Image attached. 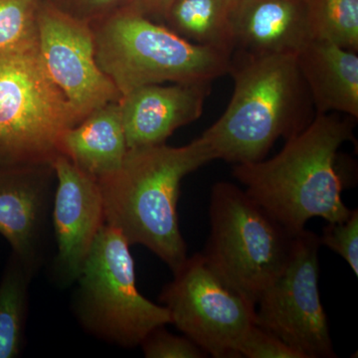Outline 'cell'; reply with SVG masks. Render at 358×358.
<instances>
[{
	"label": "cell",
	"mask_w": 358,
	"mask_h": 358,
	"mask_svg": "<svg viewBox=\"0 0 358 358\" xmlns=\"http://www.w3.org/2000/svg\"><path fill=\"white\" fill-rule=\"evenodd\" d=\"M355 117L315 115L301 133L286 141L270 159L234 164L233 176L257 203L296 236L310 219L338 222L352 209L343 202V181L336 160L339 148L355 141Z\"/></svg>",
	"instance_id": "cell-1"
},
{
	"label": "cell",
	"mask_w": 358,
	"mask_h": 358,
	"mask_svg": "<svg viewBox=\"0 0 358 358\" xmlns=\"http://www.w3.org/2000/svg\"><path fill=\"white\" fill-rule=\"evenodd\" d=\"M213 160L201 136L183 147L129 148L115 173L96 180L105 223L131 246L145 247L176 272L187 258L178 213L181 182Z\"/></svg>",
	"instance_id": "cell-2"
},
{
	"label": "cell",
	"mask_w": 358,
	"mask_h": 358,
	"mask_svg": "<svg viewBox=\"0 0 358 358\" xmlns=\"http://www.w3.org/2000/svg\"><path fill=\"white\" fill-rule=\"evenodd\" d=\"M228 74L234 82L229 105L201 134L214 160L233 164L260 162L279 138L289 140L315 119L296 55L234 51Z\"/></svg>",
	"instance_id": "cell-3"
},
{
	"label": "cell",
	"mask_w": 358,
	"mask_h": 358,
	"mask_svg": "<svg viewBox=\"0 0 358 358\" xmlns=\"http://www.w3.org/2000/svg\"><path fill=\"white\" fill-rule=\"evenodd\" d=\"M99 67L121 96L148 85L213 82L231 54L188 41L126 7L92 24Z\"/></svg>",
	"instance_id": "cell-4"
},
{
	"label": "cell",
	"mask_w": 358,
	"mask_h": 358,
	"mask_svg": "<svg viewBox=\"0 0 358 358\" xmlns=\"http://www.w3.org/2000/svg\"><path fill=\"white\" fill-rule=\"evenodd\" d=\"M210 234L202 252L212 272L256 308L281 272L294 235L234 183L219 181L209 202Z\"/></svg>",
	"instance_id": "cell-5"
},
{
	"label": "cell",
	"mask_w": 358,
	"mask_h": 358,
	"mask_svg": "<svg viewBox=\"0 0 358 358\" xmlns=\"http://www.w3.org/2000/svg\"><path fill=\"white\" fill-rule=\"evenodd\" d=\"M81 121L45 68L38 39L0 52V164H52Z\"/></svg>",
	"instance_id": "cell-6"
},
{
	"label": "cell",
	"mask_w": 358,
	"mask_h": 358,
	"mask_svg": "<svg viewBox=\"0 0 358 358\" xmlns=\"http://www.w3.org/2000/svg\"><path fill=\"white\" fill-rule=\"evenodd\" d=\"M131 245L119 230L103 224L73 296L75 317L85 331L107 343L134 348L148 334L171 324L164 306L136 288Z\"/></svg>",
	"instance_id": "cell-7"
},
{
	"label": "cell",
	"mask_w": 358,
	"mask_h": 358,
	"mask_svg": "<svg viewBox=\"0 0 358 358\" xmlns=\"http://www.w3.org/2000/svg\"><path fill=\"white\" fill-rule=\"evenodd\" d=\"M320 246L312 231L296 235L288 260L256 303L255 324L306 358L336 357L320 300Z\"/></svg>",
	"instance_id": "cell-8"
},
{
	"label": "cell",
	"mask_w": 358,
	"mask_h": 358,
	"mask_svg": "<svg viewBox=\"0 0 358 358\" xmlns=\"http://www.w3.org/2000/svg\"><path fill=\"white\" fill-rule=\"evenodd\" d=\"M159 301L171 324L212 357L239 358L238 343L255 322L256 308L228 288L201 253L186 258Z\"/></svg>",
	"instance_id": "cell-9"
},
{
	"label": "cell",
	"mask_w": 358,
	"mask_h": 358,
	"mask_svg": "<svg viewBox=\"0 0 358 358\" xmlns=\"http://www.w3.org/2000/svg\"><path fill=\"white\" fill-rule=\"evenodd\" d=\"M37 39L42 60L82 120L122 96L99 67L92 25L41 0L37 11Z\"/></svg>",
	"instance_id": "cell-10"
},
{
	"label": "cell",
	"mask_w": 358,
	"mask_h": 358,
	"mask_svg": "<svg viewBox=\"0 0 358 358\" xmlns=\"http://www.w3.org/2000/svg\"><path fill=\"white\" fill-rule=\"evenodd\" d=\"M56 185L52 218L57 251L54 281L67 288L76 282L105 224L102 192L96 179L58 155L52 162Z\"/></svg>",
	"instance_id": "cell-11"
},
{
	"label": "cell",
	"mask_w": 358,
	"mask_h": 358,
	"mask_svg": "<svg viewBox=\"0 0 358 358\" xmlns=\"http://www.w3.org/2000/svg\"><path fill=\"white\" fill-rule=\"evenodd\" d=\"M55 181L52 164H0V234L33 275L43 259Z\"/></svg>",
	"instance_id": "cell-12"
},
{
	"label": "cell",
	"mask_w": 358,
	"mask_h": 358,
	"mask_svg": "<svg viewBox=\"0 0 358 358\" xmlns=\"http://www.w3.org/2000/svg\"><path fill=\"white\" fill-rule=\"evenodd\" d=\"M211 84L148 85L122 96L119 105L129 150L166 143L176 129L197 121Z\"/></svg>",
	"instance_id": "cell-13"
},
{
	"label": "cell",
	"mask_w": 358,
	"mask_h": 358,
	"mask_svg": "<svg viewBox=\"0 0 358 358\" xmlns=\"http://www.w3.org/2000/svg\"><path fill=\"white\" fill-rule=\"evenodd\" d=\"M234 51L296 55L313 40L307 0H236Z\"/></svg>",
	"instance_id": "cell-14"
},
{
	"label": "cell",
	"mask_w": 358,
	"mask_h": 358,
	"mask_svg": "<svg viewBox=\"0 0 358 358\" xmlns=\"http://www.w3.org/2000/svg\"><path fill=\"white\" fill-rule=\"evenodd\" d=\"M315 115L358 117V56L324 40L313 39L296 56Z\"/></svg>",
	"instance_id": "cell-15"
},
{
	"label": "cell",
	"mask_w": 358,
	"mask_h": 358,
	"mask_svg": "<svg viewBox=\"0 0 358 358\" xmlns=\"http://www.w3.org/2000/svg\"><path fill=\"white\" fill-rule=\"evenodd\" d=\"M128 150L119 102L90 113L67 129L59 143V155L96 180L115 173Z\"/></svg>",
	"instance_id": "cell-16"
},
{
	"label": "cell",
	"mask_w": 358,
	"mask_h": 358,
	"mask_svg": "<svg viewBox=\"0 0 358 358\" xmlns=\"http://www.w3.org/2000/svg\"><path fill=\"white\" fill-rule=\"evenodd\" d=\"M236 0H174L164 24L181 37L232 55Z\"/></svg>",
	"instance_id": "cell-17"
},
{
	"label": "cell",
	"mask_w": 358,
	"mask_h": 358,
	"mask_svg": "<svg viewBox=\"0 0 358 358\" xmlns=\"http://www.w3.org/2000/svg\"><path fill=\"white\" fill-rule=\"evenodd\" d=\"M33 275L11 254L0 281V358L17 357L22 352Z\"/></svg>",
	"instance_id": "cell-18"
},
{
	"label": "cell",
	"mask_w": 358,
	"mask_h": 358,
	"mask_svg": "<svg viewBox=\"0 0 358 358\" xmlns=\"http://www.w3.org/2000/svg\"><path fill=\"white\" fill-rule=\"evenodd\" d=\"M313 39L358 50V0H307Z\"/></svg>",
	"instance_id": "cell-19"
},
{
	"label": "cell",
	"mask_w": 358,
	"mask_h": 358,
	"mask_svg": "<svg viewBox=\"0 0 358 358\" xmlns=\"http://www.w3.org/2000/svg\"><path fill=\"white\" fill-rule=\"evenodd\" d=\"M41 0H0V52L37 41V11Z\"/></svg>",
	"instance_id": "cell-20"
},
{
	"label": "cell",
	"mask_w": 358,
	"mask_h": 358,
	"mask_svg": "<svg viewBox=\"0 0 358 358\" xmlns=\"http://www.w3.org/2000/svg\"><path fill=\"white\" fill-rule=\"evenodd\" d=\"M320 244L324 245L341 256L358 275V210L352 209L345 220L327 222L320 236Z\"/></svg>",
	"instance_id": "cell-21"
},
{
	"label": "cell",
	"mask_w": 358,
	"mask_h": 358,
	"mask_svg": "<svg viewBox=\"0 0 358 358\" xmlns=\"http://www.w3.org/2000/svg\"><path fill=\"white\" fill-rule=\"evenodd\" d=\"M239 357L306 358L298 350L254 322L237 345Z\"/></svg>",
	"instance_id": "cell-22"
},
{
	"label": "cell",
	"mask_w": 358,
	"mask_h": 358,
	"mask_svg": "<svg viewBox=\"0 0 358 358\" xmlns=\"http://www.w3.org/2000/svg\"><path fill=\"white\" fill-rule=\"evenodd\" d=\"M147 358H203L206 355L187 336L169 333L164 327H157L141 343Z\"/></svg>",
	"instance_id": "cell-23"
},
{
	"label": "cell",
	"mask_w": 358,
	"mask_h": 358,
	"mask_svg": "<svg viewBox=\"0 0 358 358\" xmlns=\"http://www.w3.org/2000/svg\"><path fill=\"white\" fill-rule=\"evenodd\" d=\"M51 2L70 15L92 25L122 8L128 0H54Z\"/></svg>",
	"instance_id": "cell-24"
},
{
	"label": "cell",
	"mask_w": 358,
	"mask_h": 358,
	"mask_svg": "<svg viewBox=\"0 0 358 358\" xmlns=\"http://www.w3.org/2000/svg\"><path fill=\"white\" fill-rule=\"evenodd\" d=\"M173 2L174 0H128L124 7L150 20L164 23Z\"/></svg>",
	"instance_id": "cell-25"
},
{
	"label": "cell",
	"mask_w": 358,
	"mask_h": 358,
	"mask_svg": "<svg viewBox=\"0 0 358 358\" xmlns=\"http://www.w3.org/2000/svg\"><path fill=\"white\" fill-rule=\"evenodd\" d=\"M46 1H54V0H46Z\"/></svg>",
	"instance_id": "cell-26"
}]
</instances>
